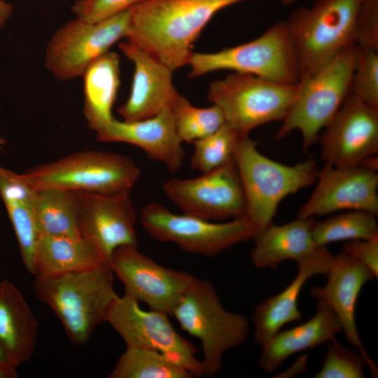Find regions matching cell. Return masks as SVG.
Returning <instances> with one entry per match:
<instances>
[{"label": "cell", "instance_id": "16", "mask_svg": "<svg viewBox=\"0 0 378 378\" xmlns=\"http://www.w3.org/2000/svg\"><path fill=\"white\" fill-rule=\"evenodd\" d=\"M323 131L320 143L326 163L360 164L378 151V108L349 93Z\"/></svg>", "mask_w": 378, "mask_h": 378}, {"label": "cell", "instance_id": "15", "mask_svg": "<svg viewBox=\"0 0 378 378\" xmlns=\"http://www.w3.org/2000/svg\"><path fill=\"white\" fill-rule=\"evenodd\" d=\"M317 185L298 213L310 218L343 210H360L378 215L377 170L364 163L336 167L326 163Z\"/></svg>", "mask_w": 378, "mask_h": 378}, {"label": "cell", "instance_id": "40", "mask_svg": "<svg viewBox=\"0 0 378 378\" xmlns=\"http://www.w3.org/2000/svg\"><path fill=\"white\" fill-rule=\"evenodd\" d=\"M0 365L6 367H13L8 362L6 356L0 344ZM14 368V367H13Z\"/></svg>", "mask_w": 378, "mask_h": 378}, {"label": "cell", "instance_id": "3", "mask_svg": "<svg viewBox=\"0 0 378 378\" xmlns=\"http://www.w3.org/2000/svg\"><path fill=\"white\" fill-rule=\"evenodd\" d=\"M232 159L244 195V217L252 227L254 237L272 223L281 200L312 185L319 172L312 158L295 165L267 158L248 135L240 136Z\"/></svg>", "mask_w": 378, "mask_h": 378}, {"label": "cell", "instance_id": "8", "mask_svg": "<svg viewBox=\"0 0 378 378\" xmlns=\"http://www.w3.org/2000/svg\"><path fill=\"white\" fill-rule=\"evenodd\" d=\"M36 190L112 194L130 192L141 171L130 158L99 150L75 153L23 173Z\"/></svg>", "mask_w": 378, "mask_h": 378}, {"label": "cell", "instance_id": "33", "mask_svg": "<svg viewBox=\"0 0 378 378\" xmlns=\"http://www.w3.org/2000/svg\"><path fill=\"white\" fill-rule=\"evenodd\" d=\"M350 93L367 104L378 108V51L358 48Z\"/></svg>", "mask_w": 378, "mask_h": 378}, {"label": "cell", "instance_id": "17", "mask_svg": "<svg viewBox=\"0 0 378 378\" xmlns=\"http://www.w3.org/2000/svg\"><path fill=\"white\" fill-rule=\"evenodd\" d=\"M78 193L79 234L108 261L117 248L138 246L136 216L130 192Z\"/></svg>", "mask_w": 378, "mask_h": 378}, {"label": "cell", "instance_id": "25", "mask_svg": "<svg viewBox=\"0 0 378 378\" xmlns=\"http://www.w3.org/2000/svg\"><path fill=\"white\" fill-rule=\"evenodd\" d=\"M108 261L80 236L39 235L34 255L35 276H56L102 266Z\"/></svg>", "mask_w": 378, "mask_h": 378}, {"label": "cell", "instance_id": "24", "mask_svg": "<svg viewBox=\"0 0 378 378\" xmlns=\"http://www.w3.org/2000/svg\"><path fill=\"white\" fill-rule=\"evenodd\" d=\"M314 218H300L281 225L270 224L253 239L251 260L258 268L276 270L284 261L296 262L317 247L312 237Z\"/></svg>", "mask_w": 378, "mask_h": 378}, {"label": "cell", "instance_id": "37", "mask_svg": "<svg viewBox=\"0 0 378 378\" xmlns=\"http://www.w3.org/2000/svg\"><path fill=\"white\" fill-rule=\"evenodd\" d=\"M343 251L361 262L378 277V236L370 239L348 241Z\"/></svg>", "mask_w": 378, "mask_h": 378}, {"label": "cell", "instance_id": "20", "mask_svg": "<svg viewBox=\"0 0 378 378\" xmlns=\"http://www.w3.org/2000/svg\"><path fill=\"white\" fill-rule=\"evenodd\" d=\"M99 141L121 142L142 149L149 158L162 162L170 172L182 166L185 158L172 108L136 121L113 119L96 132Z\"/></svg>", "mask_w": 378, "mask_h": 378}, {"label": "cell", "instance_id": "29", "mask_svg": "<svg viewBox=\"0 0 378 378\" xmlns=\"http://www.w3.org/2000/svg\"><path fill=\"white\" fill-rule=\"evenodd\" d=\"M377 216L370 212L350 210L322 221H314L312 233L317 246L378 236Z\"/></svg>", "mask_w": 378, "mask_h": 378}, {"label": "cell", "instance_id": "35", "mask_svg": "<svg viewBox=\"0 0 378 378\" xmlns=\"http://www.w3.org/2000/svg\"><path fill=\"white\" fill-rule=\"evenodd\" d=\"M145 0H76L71 10L76 18L99 22L130 10Z\"/></svg>", "mask_w": 378, "mask_h": 378}, {"label": "cell", "instance_id": "23", "mask_svg": "<svg viewBox=\"0 0 378 378\" xmlns=\"http://www.w3.org/2000/svg\"><path fill=\"white\" fill-rule=\"evenodd\" d=\"M38 324L21 292L8 280L0 281V344L17 368L34 354Z\"/></svg>", "mask_w": 378, "mask_h": 378}, {"label": "cell", "instance_id": "7", "mask_svg": "<svg viewBox=\"0 0 378 378\" xmlns=\"http://www.w3.org/2000/svg\"><path fill=\"white\" fill-rule=\"evenodd\" d=\"M297 83L234 72L211 83L208 99L220 109L227 126L240 136H248L260 125L283 121L295 99Z\"/></svg>", "mask_w": 378, "mask_h": 378}, {"label": "cell", "instance_id": "1", "mask_svg": "<svg viewBox=\"0 0 378 378\" xmlns=\"http://www.w3.org/2000/svg\"><path fill=\"white\" fill-rule=\"evenodd\" d=\"M244 0H145L130 10L127 41L172 71L188 64L200 34L219 10Z\"/></svg>", "mask_w": 378, "mask_h": 378}, {"label": "cell", "instance_id": "2", "mask_svg": "<svg viewBox=\"0 0 378 378\" xmlns=\"http://www.w3.org/2000/svg\"><path fill=\"white\" fill-rule=\"evenodd\" d=\"M34 292L61 321L69 340L85 344L94 330L106 322L118 295L109 262L102 266L56 276H35Z\"/></svg>", "mask_w": 378, "mask_h": 378}, {"label": "cell", "instance_id": "34", "mask_svg": "<svg viewBox=\"0 0 378 378\" xmlns=\"http://www.w3.org/2000/svg\"><path fill=\"white\" fill-rule=\"evenodd\" d=\"M321 370L315 378H363L366 361L356 349H349L336 339L330 342Z\"/></svg>", "mask_w": 378, "mask_h": 378}, {"label": "cell", "instance_id": "19", "mask_svg": "<svg viewBox=\"0 0 378 378\" xmlns=\"http://www.w3.org/2000/svg\"><path fill=\"white\" fill-rule=\"evenodd\" d=\"M119 48L134 65L130 96L118 108L122 120H140L172 108L180 95L173 84V71L131 42H122Z\"/></svg>", "mask_w": 378, "mask_h": 378}, {"label": "cell", "instance_id": "11", "mask_svg": "<svg viewBox=\"0 0 378 378\" xmlns=\"http://www.w3.org/2000/svg\"><path fill=\"white\" fill-rule=\"evenodd\" d=\"M141 221L155 239L174 243L186 252L207 257L254 237V232L244 216L215 223L186 214H174L156 202L144 207Z\"/></svg>", "mask_w": 378, "mask_h": 378}, {"label": "cell", "instance_id": "12", "mask_svg": "<svg viewBox=\"0 0 378 378\" xmlns=\"http://www.w3.org/2000/svg\"><path fill=\"white\" fill-rule=\"evenodd\" d=\"M106 322L118 333L127 346L158 351L184 368L194 377L204 375L196 348L177 332L167 314L153 309L144 310L137 300L124 294L114 299Z\"/></svg>", "mask_w": 378, "mask_h": 378}, {"label": "cell", "instance_id": "26", "mask_svg": "<svg viewBox=\"0 0 378 378\" xmlns=\"http://www.w3.org/2000/svg\"><path fill=\"white\" fill-rule=\"evenodd\" d=\"M120 56L108 51L83 72V113L95 132L113 120L112 108L120 86Z\"/></svg>", "mask_w": 378, "mask_h": 378}, {"label": "cell", "instance_id": "28", "mask_svg": "<svg viewBox=\"0 0 378 378\" xmlns=\"http://www.w3.org/2000/svg\"><path fill=\"white\" fill-rule=\"evenodd\" d=\"M109 378H191L194 376L164 354L155 350L127 346Z\"/></svg>", "mask_w": 378, "mask_h": 378}, {"label": "cell", "instance_id": "41", "mask_svg": "<svg viewBox=\"0 0 378 378\" xmlns=\"http://www.w3.org/2000/svg\"><path fill=\"white\" fill-rule=\"evenodd\" d=\"M298 0H281V2L285 6H289L294 4Z\"/></svg>", "mask_w": 378, "mask_h": 378}, {"label": "cell", "instance_id": "36", "mask_svg": "<svg viewBox=\"0 0 378 378\" xmlns=\"http://www.w3.org/2000/svg\"><path fill=\"white\" fill-rule=\"evenodd\" d=\"M354 43L360 49L378 51V0H364L358 10Z\"/></svg>", "mask_w": 378, "mask_h": 378}, {"label": "cell", "instance_id": "38", "mask_svg": "<svg viewBox=\"0 0 378 378\" xmlns=\"http://www.w3.org/2000/svg\"><path fill=\"white\" fill-rule=\"evenodd\" d=\"M13 11V7L11 4L5 0H0V29L6 25Z\"/></svg>", "mask_w": 378, "mask_h": 378}, {"label": "cell", "instance_id": "6", "mask_svg": "<svg viewBox=\"0 0 378 378\" xmlns=\"http://www.w3.org/2000/svg\"><path fill=\"white\" fill-rule=\"evenodd\" d=\"M358 47L351 46L314 73L300 78L292 106L283 120L276 139L298 130L304 151L319 139L351 90V80Z\"/></svg>", "mask_w": 378, "mask_h": 378}, {"label": "cell", "instance_id": "30", "mask_svg": "<svg viewBox=\"0 0 378 378\" xmlns=\"http://www.w3.org/2000/svg\"><path fill=\"white\" fill-rule=\"evenodd\" d=\"M172 111L178 135L183 143H193L215 132L225 123L223 113L217 106L198 108L181 94Z\"/></svg>", "mask_w": 378, "mask_h": 378}, {"label": "cell", "instance_id": "27", "mask_svg": "<svg viewBox=\"0 0 378 378\" xmlns=\"http://www.w3.org/2000/svg\"><path fill=\"white\" fill-rule=\"evenodd\" d=\"M34 208L39 235L80 236L78 192L57 188L36 190Z\"/></svg>", "mask_w": 378, "mask_h": 378}, {"label": "cell", "instance_id": "42", "mask_svg": "<svg viewBox=\"0 0 378 378\" xmlns=\"http://www.w3.org/2000/svg\"><path fill=\"white\" fill-rule=\"evenodd\" d=\"M5 144H6V140L3 137L0 136V148L2 146L5 145Z\"/></svg>", "mask_w": 378, "mask_h": 378}, {"label": "cell", "instance_id": "22", "mask_svg": "<svg viewBox=\"0 0 378 378\" xmlns=\"http://www.w3.org/2000/svg\"><path fill=\"white\" fill-rule=\"evenodd\" d=\"M341 331V324L332 309L318 300L316 312L309 321L279 330L261 346L258 365L263 372H274L292 355L330 342Z\"/></svg>", "mask_w": 378, "mask_h": 378}, {"label": "cell", "instance_id": "14", "mask_svg": "<svg viewBox=\"0 0 378 378\" xmlns=\"http://www.w3.org/2000/svg\"><path fill=\"white\" fill-rule=\"evenodd\" d=\"M108 262L113 274L123 284L125 294L168 316L196 278L158 263L137 246L117 248Z\"/></svg>", "mask_w": 378, "mask_h": 378}, {"label": "cell", "instance_id": "5", "mask_svg": "<svg viewBox=\"0 0 378 378\" xmlns=\"http://www.w3.org/2000/svg\"><path fill=\"white\" fill-rule=\"evenodd\" d=\"M172 316L181 328L199 340L204 375L213 377L221 370L225 354L246 342L248 320L227 310L213 284L195 278L182 295Z\"/></svg>", "mask_w": 378, "mask_h": 378}, {"label": "cell", "instance_id": "31", "mask_svg": "<svg viewBox=\"0 0 378 378\" xmlns=\"http://www.w3.org/2000/svg\"><path fill=\"white\" fill-rule=\"evenodd\" d=\"M225 123L215 132L193 142L190 166L193 169L206 173L232 160L233 153L240 138Z\"/></svg>", "mask_w": 378, "mask_h": 378}, {"label": "cell", "instance_id": "21", "mask_svg": "<svg viewBox=\"0 0 378 378\" xmlns=\"http://www.w3.org/2000/svg\"><path fill=\"white\" fill-rule=\"evenodd\" d=\"M332 258L326 246H317L297 261L298 272L289 285L256 306L252 316L255 344L261 346L285 325L302 318L298 299L304 286L314 276L326 275Z\"/></svg>", "mask_w": 378, "mask_h": 378}, {"label": "cell", "instance_id": "39", "mask_svg": "<svg viewBox=\"0 0 378 378\" xmlns=\"http://www.w3.org/2000/svg\"><path fill=\"white\" fill-rule=\"evenodd\" d=\"M17 368L0 365V378H15L18 377Z\"/></svg>", "mask_w": 378, "mask_h": 378}, {"label": "cell", "instance_id": "9", "mask_svg": "<svg viewBox=\"0 0 378 378\" xmlns=\"http://www.w3.org/2000/svg\"><path fill=\"white\" fill-rule=\"evenodd\" d=\"M190 77L220 70L247 74L272 81L295 84L300 78L295 52L285 21L270 26L247 43L210 52H192Z\"/></svg>", "mask_w": 378, "mask_h": 378}, {"label": "cell", "instance_id": "13", "mask_svg": "<svg viewBox=\"0 0 378 378\" xmlns=\"http://www.w3.org/2000/svg\"><path fill=\"white\" fill-rule=\"evenodd\" d=\"M166 196L183 214L209 220L240 218L245 200L233 159L193 178H173L162 186Z\"/></svg>", "mask_w": 378, "mask_h": 378}, {"label": "cell", "instance_id": "32", "mask_svg": "<svg viewBox=\"0 0 378 378\" xmlns=\"http://www.w3.org/2000/svg\"><path fill=\"white\" fill-rule=\"evenodd\" d=\"M34 197L3 201L18 240L23 264L31 274L34 251L39 237L34 208Z\"/></svg>", "mask_w": 378, "mask_h": 378}, {"label": "cell", "instance_id": "4", "mask_svg": "<svg viewBox=\"0 0 378 378\" xmlns=\"http://www.w3.org/2000/svg\"><path fill=\"white\" fill-rule=\"evenodd\" d=\"M363 1L314 0L309 6L294 10L284 20L297 59L299 80L355 45L356 20Z\"/></svg>", "mask_w": 378, "mask_h": 378}, {"label": "cell", "instance_id": "10", "mask_svg": "<svg viewBox=\"0 0 378 378\" xmlns=\"http://www.w3.org/2000/svg\"><path fill=\"white\" fill-rule=\"evenodd\" d=\"M130 10L95 22L75 17L62 25L46 47V69L60 81L82 76L91 63L127 37Z\"/></svg>", "mask_w": 378, "mask_h": 378}, {"label": "cell", "instance_id": "18", "mask_svg": "<svg viewBox=\"0 0 378 378\" xmlns=\"http://www.w3.org/2000/svg\"><path fill=\"white\" fill-rule=\"evenodd\" d=\"M326 276V283L321 286H313L311 294L332 309L346 341L358 349L371 374L377 377L378 368L362 343L356 323V308L360 290L367 282L376 277L364 265L344 251L333 255Z\"/></svg>", "mask_w": 378, "mask_h": 378}]
</instances>
